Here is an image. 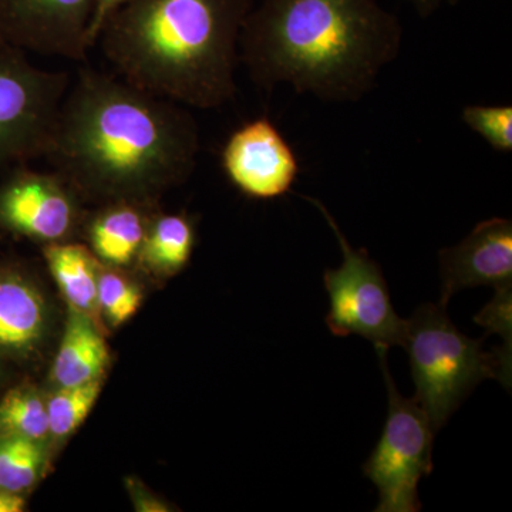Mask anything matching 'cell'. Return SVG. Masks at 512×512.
Instances as JSON below:
<instances>
[{
  "instance_id": "1",
  "label": "cell",
  "mask_w": 512,
  "mask_h": 512,
  "mask_svg": "<svg viewBox=\"0 0 512 512\" xmlns=\"http://www.w3.org/2000/svg\"><path fill=\"white\" fill-rule=\"evenodd\" d=\"M200 128L185 106L99 70L70 83L45 153L80 197L156 201L197 167Z\"/></svg>"
},
{
  "instance_id": "2",
  "label": "cell",
  "mask_w": 512,
  "mask_h": 512,
  "mask_svg": "<svg viewBox=\"0 0 512 512\" xmlns=\"http://www.w3.org/2000/svg\"><path fill=\"white\" fill-rule=\"evenodd\" d=\"M399 18L379 0H259L239 62L265 92L288 84L325 101H359L402 50Z\"/></svg>"
},
{
  "instance_id": "3",
  "label": "cell",
  "mask_w": 512,
  "mask_h": 512,
  "mask_svg": "<svg viewBox=\"0 0 512 512\" xmlns=\"http://www.w3.org/2000/svg\"><path fill=\"white\" fill-rule=\"evenodd\" d=\"M254 0H130L97 45L117 76L185 107L220 109L237 94L239 36Z\"/></svg>"
},
{
  "instance_id": "4",
  "label": "cell",
  "mask_w": 512,
  "mask_h": 512,
  "mask_svg": "<svg viewBox=\"0 0 512 512\" xmlns=\"http://www.w3.org/2000/svg\"><path fill=\"white\" fill-rule=\"evenodd\" d=\"M447 306L424 303L404 320L402 348L409 353L413 400L439 431L471 390L485 379L510 384L511 356L485 352L484 339H471L448 318Z\"/></svg>"
},
{
  "instance_id": "5",
  "label": "cell",
  "mask_w": 512,
  "mask_h": 512,
  "mask_svg": "<svg viewBox=\"0 0 512 512\" xmlns=\"http://www.w3.org/2000/svg\"><path fill=\"white\" fill-rule=\"evenodd\" d=\"M323 215L339 247L342 265L323 274L330 309L326 325L339 338L357 335L369 340L376 352L402 345L404 320L394 311L382 266L365 248L355 249L338 222L319 200L305 197Z\"/></svg>"
},
{
  "instance_id": "6",
  "label": "cell",
  "mask_w": 512,
  "mask_h": 512,
  "mask_svg": "<svg viewBox=\"0 0 512 512\" xmlns=\"http://www.w3.org/2000/svg\"><path fill=\"white\" fill-rule=\"evenodd\" d=\"M389 396V412L379 443L363 474L379 490L376 512H419L417 487L433 471L434 431L429 417L413 399L397 390L387 366V352H377Z\"/></svg>"
},
{
  "instance_id": "7",
  "label": "cell",
  "mask_w": 512,
  "mask_h": 512,
  "mask_svg": "<svg viewBox=\"0 0 512 512\" xmlns=\"http://www.w3.org/2000/svg\"><path fill=\"white\" fill-rule=\"evenodd\" d=\"M70 83L0 43V167L45 156Z\"/></svg>"
},
{
  "instance_id": "8",
  "label": "cell",
  "mask_w": 512,
  "mask_h": 512,
  "mask_svg": "<svg viewBox=\"0 0 512 512\" xmlns=\"http://www.w3.org/2000/svg\"><path fill=\"white\" fill-rule=\"evenodd\" d=\"M79 197L56 171H19L0 187V225L45 245L70 241L80 225Z\"/></svg>"
},
{
  "instance_id": "9",
  "label": "cell",
  "mask_w": 512,
  "mask_h": 512,
  "mask_svg": "<svg viewBox=\"0 0 512 512\" xmlns=\"http://www.w3.org/2000/svg\"><path fill=\"white\" fill-rule=\"evenodd\" d=\"M94 0H0V42L84 62Z\"/></svg>"
},
{
  "instance_id": "10",
  "label": "cell",
  "mask_w": 512,
  "mask_h": 512,
  "mask_svg": "<svg viewBox=\"0 0 512 512\" xmlns=\"http://www.w3.org/2000/svg\"><path fill=\"white\" fill-rule=\"evenodd\" d=\"M221 165L245 197L264 201L289 194L301 170L291 144L268 117L248 121L229 136Z\"/></svg>"
},
{
  "instance_id": "11",
  "label": "cell",
  "mask_w": 512,
  "mask_h": 512,
  "mask_svg": "<svg viewBox=\"0 0 512 512\" xmlns=\"http://www.w3.org/2000/svg\"><path fill=\"white\" fill-rule=\"evenodd\" d=\"M441 305L454 293L476 286L512 288V221L480 222L456 247L439 252Z\"/></svg>"
},
{
  "instance_id": "12",
  "label": "cell",
  "mask_w": 512,
  "mask_h": 512,
  "mask_svg": "<svg viewBox=\"0 0 512 512\" xmlns=\"http://www.w3.org/2000/svg\"><path fill=\"white\" fill-rule=\"evenodd\" d=\"M156 201L114 200L104 202L90 218L87 241L94 256L110 268L136 262L146 239L148 227L156 217Z\"/></svg>"
},
{
  "instance_id": "13",
  "label": "cell",
  "mask_w": 512,
  "mask_h": 512,
  "mask_svg": "<svg viewBox=\"0 0 512 512\" xmlns=\"http://www.w3.org/2000/svg\"><path fill=\"white\" fill-rule=\"evenodd\" d=\"M45 299L35 282L12 269H0V353L26 356L45 336Z\"/></svg>"
},
{
  "instance_id": "14",
  "label": "cell",
  "mask_w": 512,
  "mask_h": 512,
  "mask_svg": "<svg viewBox=\"0 0 512 512\" xmlns=\"http://www.w3.org/2000/svg\"><path fill=\"white\" fill-rule=\"evenodd\" d=\"M109 360L106 340L86 313L70 309L59 352L52 367L53 382L59 387L97 382Z\"/></svg>"
},
{
  "instance_id": "15",
  "label": "cell",
  "mask_w": 512,
  "mask_h": 512,
  "mask_svg": "<svg viewBox=\"0 0 512 512\" xmlns=\"http://www.w3.org/2000/svg\"><path fill=\"white\" fill-rule=\"evenodd\" d=\"M43 254L70 309L92 316L97 309L99 259L89 248L72 241L45 245Z\"/></svg>"
},
{
  "instance_id": "16",
  "label": "cell",
  "mask_w": 512,
  "mask_h": 512,
  "mask_svg": "<svg viewBox=\"0 0 512 512\" xmlns=\"http://www.w3.org/2000/svg\"><path fill=\"white\" fill-rule=\"evenodd\" d=\"M197 244L195 222L185 214H157L137 261L160 275H174L190 262Z\"/></svg>"
},
{
  "instance_id": "17",
  "label": "cell",
  "mask_w": 512,
  "mask_h": 512,
  "mask_svg": "<svg viewBox=\"0 0 512 512\" xmlns=\"http://www.w3.org/2000/svg\"><path fill=\"white\" fill-rule=\"evenodd\" d=\"M45 466L42 441L0 437V490L23 494L39 480Z\"/></svg>"
},
{
  "instance_id": "18",
  "label": "cell",
  "mask_w": 512,
  "mask_h": 512,
  "mask_svg": "<svg viewBox=\"0 0 512 512\" xmlns=\"http://www.w3.org/2000/svg\"><path fill=\"white\" fill-rule=\"evenodd\" d=\"M43 441L50 436L46 403L29 389L12 390L0 402V437Z\"/></svg>"
},
{
  "instance_id": "19",
  "label": "cell",
  "mask_w": 512,
  "mask_h": 512,
  "mask_svg": "<svg viewBox=\"0 0 512 512\" xmlns=\"http://www.w3.org/2000/svg\"><path fill=\"white\" fill-rule=\"evenodd\" d=\"M101 380L82 386L59 387V392L46 403L50 436L64 439L87 419L99 399Z\"/></svg>"
},
{
  "instance_id": "20",
  "label": "cell",
  "mask_w": 512,
  "mask_h": 512,
  "mask_svg": "<svg viewBox=\"0 0 512 512\" xmlns=\"http://www.w3.org/2000/svg\"><path fill=\"white\" fill-rule=\"evenodd\" d=\"M141 305V292L119 272L101 265L97 309L111 325L120 326L133 318Z\"/></svg>"
},
{
  "instance_id": "21",
  "label": "cell",
  "mask_w": 512,
  "mask_h": 512,
  "mask_svg": "<svg viewBox=\"0 0 512 512\" xmlns=\"http://www.w3.org/2000/svg\"><path fill=\"white\" fill-rule=\"evenodd\" d=\"M463 121L501 153L512 151V107L511 106H467L463 110Z\"/></svg>"
},
{
  "instance_id": "22",
  "label": "cell",
  "mask_w": 512,
  "mask_h": 512,
  "mask_svg": "<svg viewBox=\"0 0 512 512\" xmlns=\"http://www.w3.org/2000/svg\"><path fill=\"white\" fill-rule=\"evenodd\" d=\"M512 288L500 289L493 302L485 306L476 320L490 332L498 333L505 339V348L511 350V295Z\"/></svg>"
},
{
  "instance_id": "23",
  "label": "cell",
  "mask_w": 512,
  "mask_h": 512,
  "mask_svg": "<svg viewBox=\"0 0 512 512\" xmlns=\"http://www.w3.org/2000/svg\"><path fill=\"white\" fill-rule=\"evenodd\" d=\"M130 0H94L92 20H90L89 32H87V45L90 50L97 45V40L107 20L120 8H123Z\"/></svg>"
},
{
  "instance_id": "24",
  "label": "cell",
  "mask_w": 512,
  "mask_h": 512,
  "mask_svg": "<svg viewBox=\"0 0 512 512\" xmlns=\"http://www.w3.org/2000/svg\"><path fill=\"white\" fill-rule=\"evenodd\" d=\"M406 2H409L420 16L427 18V16L436 12V10L441 8V6H454L457 5V3H460L461 0H406Z\"/></svg>"
},
{
  "instance_id": "25",
  "label": "cell",
  "mask_w": 512,
  "mask_h": 512,
  "mask_svg": "<svg viewBox=\"0 0 512 512\" xmlns=\"http://www.w3.org/2000/svg\"><path fill=\"white\" fill-rule=\"evenodd\" d=\"M25 508L26 501L23 494L0 490V512H22Z\"/></svg>"
},
{
  "instance_id": "26",
  "label": "cell",
  "mask_w": 512,
  "mask_h": 512,
  "mask_svg": "<svg viewBox=\"0 0 512 512\" xmlns=\"http://www.w3.org/2000/svg\"><path fill=\"white\" fill-rule=\"evenodd\" d=\"M0 43H2V42H0Z\"/></svg>"
}]
</instances>
